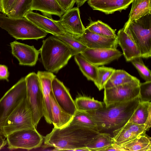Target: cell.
Here are the masks:
<instances>
[{
  "instance_id": "cell-31",
  "label": "cell",
  "mask_w": 151,
  "mask_h": 151,
  "mask_svg": "<svg viewBox=\"0 0 151 151\" xmlns=\"http://www.w3.org/2000/svg\"><path fill=\"white\" fill-rule=\"evenodd\" d=\"M90 21L86 29L93 33L101 35L110 37H117L116 34V29H113L107 24L100 20L93 21L90 17Z\"/></svg>"
},
{
  "instance_id": "cell-43",
  "label": "cell",
  "mask_w": 151,
  "mask_h": 151,
  "mask_svg": "<svg viewBox=\"0 0 151 151\" xmlns=\"http://www.w3.org/2000/svg\"><path fill=\"white\" fill-rule=\"evenodd\" d=\"M1 12V8L0 5V12Z\"/></svg>"
},
{
  "instance_id": "cell-17",
  "label": "cell",
  "mask_w": 151,
  "mask_h": 151,
  "mask_svg": "<svg viewBox=\"0 0 151 151\" xmlns=\"http://www.w3.org/2000/svg\"><path fill=\"white\" fill-rule=\"evenodd\" d=\"M24 17L41 29L53 36L63 35L66 33L58 21L54 20L52 17L45 16L31 11L27 12Z\"/></svg>"
},
{
  "instance_id": "cell-12",
  "label": "cell",
  "mask_w": 151,
  "mask_h": 151,
  "mask_svg": "<svg viewBox=\"0 0 151 151\" xmlns=\"http://www.w3.org/2000/svg\"><path fill=\"white\" fill-rule=\"evenodd\" d=\"M58 21L66 32L75 37L81 35L86 29L78 7L73 8L65 12Z\"/></svg>"
},
{
  "instance_id": "cell-6",
  "label": "cell",
  "mask_w": 151,
  "mask_h": 151,
  "mask_svg": "<svg viewBox=\"0 0 151 151\" xmlns=\"http://www.w3.org/2000/svg\"><path fill=\"white\" fill-rule=\"evenodd\" d=\"M31 110L26 97L23 99L9 116L2 128L3 135L5 137L19 130L35 129Z\"/></svg>"
},
{
  "instance_id": "cell-28",
  "label": "cell",
  "mask_w": 151,
  "mask_h": 151,
  "mask_svg": "<svg viewBox=\"0 0 151 151\" xmlns=\"http://www.w3.org/2000/svg\"><path fill=\"white\" fill-rule=\"evenodd\" d=\"M114 143L110 134L99 132L87 145L86 147L91 151H102Z\"/></svg>"
},
{
  "instance_id": "cell-8",
  "label": "cell",
  "mask_w": 151,
  "mask_h": 151,
  "mask_svg": "<svg viewBox=\"0 0 151 151\" xmlns=\"http://www.w3.org/2000/svg\"><path fill=\"white\" fill-rule=\"evenodd\" d=\"M26 85V99L31 110L34 124L36 128L43 116L42 91L39 77L32 72L25 77Z\"/></svg>"
},
{
  "instance_id": "cell-5",
  "label": "cell",
  "mask_w": 151,
  "mask_h": 151,
  "mask_svg": "<svg viewBox=\"0 0 151 151\" xmlns=\"http://www.w3.org/2000/svg\"><path fill=\"white\" fill-rule=\"evenodd\" d=\"M0 27L16 40H36L43 38L47 33L25 17L13 18L0 14Z\"/></svg>"
},
{
  "instance_id": "cell-25",
  "label": "cell",
  "mask_w": 151,
  "mask_h": 151,
  "mask_svg": "<svg viewBox=\"0 0 151 151\" xmlns=\"http://www.w3.org/2000/svg\"><path fill=\"white\" fill-rule=\"evenodd\" d=\"M125 151H151V138L145 133L121 145Z\"/></svg>"
},
{
  "instance_id": "cell-36",
  "label": "cell",
  "mask_w": 151,
  "mask_h": 151,
  "mask_svg": "<svg viewBox=\"0 0 151 151\" xmlns=\"http://www.w3.org/2000/svg\"><path fill=\"white\" fill-rule=\"evenodd\" d=\"M139 89L140 101L150 102L151 101V81L140 83Z\"/></svg>"
},
{
  "instance_id": "cell-7",
  "label": "cell",
  "mask_w": 151,
  "mask_h": 151,
  "mask_svg": "<svg viewBox=\"0 0 151 151\" xmlns=\"http://www.w3.org/2000/svg\"><path fill=\"white\" fill-rule=\"evenodd\" d=\"M26 97V85L22 77L4 94L0 99V135L6 120L21 101Z\"/></svg>"
},
{
  "instance_id": "cell-13",
  "label": "cell",
  "mask_w": 151,
  "mask_h": 151,
  "mask_svg": "<svg viewBox=\"0 0 151 151\" xmlns=\"http://www.w3.org/2000/svg\"><path fill=\"white\" fill-rule=\"evenodd\" d=\"M37 74L40 80L42 96L43 116L46 122L52 123L50 93L52 91V81L56 77L53 73L47 71H38Z\"/></svg>"
},
{
  "instance_id": "cell-42",
  "label": "cell",
  "mask_w": 151,
  "mask_h": 151,
  "mask_svg": "<svg viewBox=\"0 0 151 151\" xmlns=\"http://www.w3.org/2000/svg\"><path fill=\"white\" fill-rule=\"evenodd\" d=\"M88 0H76V3L77 7L79 8L82 6Z\"/></svg>"
},
{
  "instance_id": "cell-27",
  "label": "cell",
  "mask_w": 151,
  "mask_h": 151,
  "mask_svg": "<svg viewBox=\"0 0 151 151\" xmlns=\"http://www.w3.org/2000/svg\"><path fill=\"white\" fill-rule=\"evenodd\" d=\"M139 81L138 78L124 70L115 69L105 84L104 89Z\"/></svg>"
},
{
  "instance_id": "cell-33",
  "label": "cell",
  "mask_w": 151,
  "mask_h": 151,
  "mask_svg": "<svg viewBox=\"0 0 151 151\" xmlns=\"http://www.w3.org/2000/svg\"><path fill=\"white\" fill-rule=\"evenodd\" d=\"M55 36L68 45L73 50L75 55L80 54L87 48L74 36L67 33Z\"/></svg>"
},
{
  "instance_id": "cell-10",
  "label": "cell",
  "mask_w": 151,
  "mask_h": 151,
  "mask_svg": "<svg viewBox=\"0 0 151 151\" xmlns=\"http://www.w3.org/2000/svg\"><path fill=\"white\" fill-rule=\"evenodd\" d=\"M140 81L104 88V102L105 106L129 101L139 96Z\"/></svg>"
},
{
  "instance_id": "cell-24",
  "label": "cell",
  "mask_w": 151,
  "mask_h": 151,
  "mask_svg": "<svg viewBox=\"0 0 151 151\" xmlns=\"http://www.w3.org/2000/svg\"><path fill=\"white\" fill-rule=\"evenodd\" d=\"M151 0H133L128 21V24L147 14H151Z\"/></svg>"
},
{
  "instance_id": "cell-23",
  "label": "cell",
  "mask_w": 151,
  "mask_h": 151,
  "mask_svg": "<svg viewBox=\"0 0 151 151\" xmlns=\"http://www.w3.org/2000/svg\"><path fill=\"white\" fill-rule=\"evenodd\" d=\"M50 96L52 123L54 128H62L69 124L72 120L73 116L66 112L60 106L55 99L52 91Z\"/></svg>"
},
{
  "instance_id": "cell-11",
  "label": "cell",
  "mask_w": 151,
  "mask_h": 151,
  "mask_svg": "<svg viewBox=\"0 0 151 151\" xmlns=\"http://www.w3.org/2000/svg\"><path fill=\"white\" fill-rule=\"evenodd\" d=\"M80 54L90 62L99 66L118 59L123 53L117 49L87 47Z\"/></svg>"
},
{
  "instance_id": "cell-20",
  "label": "cell",
  "mask_w": 151,
  "mask_h": 151,
  "mask_svg": "<svg viewBox=\"0 0 151 151\" xmlns=\"http://www.w3.org/2000/svg\"><path fill=\"white\" fill-rule=\"evenodd\" d=\"M117 36L118 44L122 50L126 61H130L134 58L141 57L140 51L124 31L123 27L119 30Z\"/></svg>"
},
{
  "instance_id": "cell-26",
  "label": "cell",
  "mask_w": 151,
  "mask_h": 151,
  "mask_svg": "<svg viewBox=\"0 0 151 151\" xmlns=\"http://www.w3.org/2000/svg\"><path fill=\"white\" fill-rule=\"evenodd\" d=\"M74 60L79 68L88 80L94 82L97 74V66L87 60L80 54L75 55Z\"/></svg>"
},
{
  "instance_id": "cell-35",
  "label": "cell",
  "mask_w": 151,
  "mask_h": 151,
  "mask_svg": "<svg viewBox=\"0 0 151 151\" xmlns=\"http://www.w3.org/2000/svg\"><path fill=\"white\" fill-rule=\"evenodd\" d=\"M141 57L134 58L130 62L145 81H151V72L144 64Z\"/></svg>"
},
{
  "instance_id": "cell-3",
  "label": "cell",
  "mask_w": 151,
  "mask_h": 151,
  "mask_svg": "<svg viewBox=\"0 0 151 151\" xmlns=\"http://www.w3.org/2000/svg\"><path fill=\"white\" fill-rule=\"evenodd\" d=\"M39 50L44 68L53 73H58L75 55L68 45L54 36L43 40Z\"/></svg>"
},
{
  "instance_id": "cell-39",
  "label": "cell",
  "mask_w": 151,
  "mask_h": 151,
  "mask_svg": "<svg viewBox=\"0 0 151 151\" xmlns=\"http://www.w3.org/2000/svg\"><path fill=\"white\" fill-rule=\"evenodd\" d=\"M9 74L7 67L5 65L0 64V81L6 80L9 81Z\"/></svg>"
},
{
  "instance_id": "cell-15",
  "label": "cell",
  "mask_w": 151,
  "mask_h": 151,
  "mask_svg": "<svg viewBox=\"0 0 151 151\" xmlns=\"http://www.w3.org/2000/svg\"><path fill=\"white\" fill-rule=\"evenodd\" d=\"M52 84L53 95L58 104L66 112L73 116L77 109L68 89L56 77L53 79Z\"/></svg>"
},
{
  "instance_id": "cell-32",
  "label": "cell",
  "mask_w": 151,
  "mask_h": 151,
  "mask_svg": "<svg viewBox=\"0 0 151 151\" xmlns=\"http://www.w3.org/2000/svg\"><path fill=\"white\" fill-rule=\"evenodd\" d=\"M32 0H17L10 12L7 15L13 18L24 17L30 11Z\"/></svg>"
},
{
  "instance_id": "cell-2",
  "label": "cell",
  "mask_w": 151,
  "mask_h": 151,
  "mask_svg": "<svg viewBox=\"0 0 151 151\" xmlns=\"http://www.w3.org/2000/svg\"><path fill=\"white\" fill-rule=\"evenodd\" d=\"M140 96L132 100L104 106L95 111H86L96 121L100 132L119 128L127 122L140 102Z\"/></svg>"
},
{
  "instance_id": "cell-4",
  "label": "cell",
  "mask_w": 151,
  "mask_h": 151,
  "mask_svg": "<svg viewBox=\"0 0 151 151\" xmlns=\"http://www.w3.org/2000/svg\"><path fill=\"white\" fill-rule=\"evenodd\" d=\"M124 31L134 42L142 58L151 56V14L128 24H125Z\"/></svg>"
},
{
  "instance_id": "cell-37",
  "label": "cell",
  "mask_w": 151,
  "mask_h": 151,
  "mask_svg": "<svg viewBox=\"0 0 151 151\" xmlns=\"http://www.w3.org/2000/svg\"><path fill=\"white\" fill-rule=\"evenodd\" d=\"M17 0H0L1 12L7 15L11 11Z\"/></svg>"
},
{
  "instance_id": "cell-21",
  "label": "cell",
  "mask_w": 151,
  "mask_h": 151,
  "mask_svg": "<svg viewBox=\"0 0 151 151\" xmlns=\"http://www.w3.org/2000/svg\"><path fill=\"white\" fill-rule=\"evenodd\" d=\"M33 10L40 11L49 17L52 15L60 17L65 13L55 0H32L30 11Z\"/></svg>"
},
{
  "instance_id": "cell-29",
  "label": "cell",
  "mask_w": 151,
  "mask_h": 151,
  "mask_svg": "<svg viewBox=\"0 0 151 151\" xmlns=\"http://www.w3.org/2000/svg\"><path fill=\"white\" fill-rule=\"evenodd\" d=\"M69 123L88 128L99 132L96 121L90 114L86 111L77 110Z\"/></svg>"
},
{
  "instance_id": "cell-19",
  "label": "cell",
  "mask_w": 151,
  "mask_h": 151,
  "mask_svg": "<svg viewBox=\"0 0 151 151\" xmlns=\"http://www.w3.org/2000/svg\"><path fill=\"white\" fill-rule=\"evenodd\" d=\"M133 0H102L88 3L93 10H97L106 14H112L116 11L121 12L126 9Z\"/></svg>"
},
{
  "instance_id": "cell-38",
  "label": "cell",
  "mask_w": 151,
  "mask_h": 151,
  "mask_svg": "<svg viewBox=\"0 0 151 151\" xmlns=\"http://www.w3.org/2000/svg\"><path fill=\"white\" fill-rule=\"evenodd\" d=\"M61 8L66 12L73 8L76 0H55Z\"/></svg>"
},
{
  "instance_id": "cell-30",
  "label": "cell",
  "mask_w": 151,
  "mask_h": 151,
  "mask_svg": "<svg viewBox=\"0 0 151 151\" xmlns=\"http://www.w3.org/2000/svg\"><path fill=\"white\" fill-rule=\"evenodd\" d=\"M74 102L77 110L81 111H96L102 109L105 105L104 102L85 96L77 97Z\"/></svg>"
},
{
  "instance_id": "cell-14",
  "label": "cell",
  "mask_w": 151,
  "mask_h": 151,
  "mask_svg": "<svg viewBox=\"0 0 151 151\" xmlns=\"http://www.w3.org/2000/svg\"><path fill=\"white\" fill-rule=\"evenodd\" d=\"M12 55L18 60L20 65L33 66L36 64L40 51L33 46L15 41L10 43Z\"/></svg>"
},
{
  "instance_id": "cell-40",
  "label": "cell",
  "mask_w": 151,
  "mask_h": 151,
  "mask_svg": "<svg viewBox=\"0 0 151 151\" xmlns=\"http://www.w3.org/2000/svg\"><path fill=\"white\" fill-rule=\"evenodd\" d=\"M125 151V150L122 146L115 143H113L110 146L103 149L102 151Z\"/></svg>"
},
{
  "instance_id": "cell-22",
  "label": "cell",
  "mask_w": 151,
  "mask_h": 151,
  "mask_svg": "<svg viewBox=\"0 0 151 151\" xmlns=\"http://www.w3.org/2000/svg\"><path fill=\"white\" fill-rule=\"evenodd\" d=\"M145 125L147 130L151 127V102L140 101L128 121Z\"/></svg>"
},
{
  "instance_id": "cell-9",
  "label": "cell",
  "mask_w": 151,
  "mask_h": 151,
  "mask_svg": "<svg viewBox=\"0 0 151 151\" xmlns=\"http://www.w3.org/2000/svg\"><path fill=\"white\" fill-rule=\"evenodd\" d=\"M8 148L10 150H30L41 146L44 138L36 129H24L12 132L6 137Z\"/></svg>"
},
{
  "instance_id": "cell-34",
  "label": "cell",
  "mask_w": 151,
  "mask_h": 151,
  "mask_svg": "<svg viewBox=\"0 0 151 151\" xmlns=\"http://www.w3.org/2000/svg\"><path fill=\"white\" fill-rule=\"evenodd\" d=\"M115 70L112 68L97 66V78L94 83L99 91L104 89L105 84Z\"/></svg>"
},
{
  "instance_id": "cell-18",
  "label": "cell",
  "mask_w": 151,
  "mask_h": 151,
  "mask_svg": "<svg viewBox=\"0 0 151 151\" xmlns=\"http://www.w3.org/2000/svg\"><path fill=\"white\" fill-rule=\"evenodd\" d=\"M147 130L145 125L128 122L122 127L113 131L114 143L122 145L145 133Z\"/></svg>"
},
{
  "instance_id": "cell-16",
  "label": "cell",
  "mask_w": 151,
  "mask_h": 151,
  "mask_svg": "<svg viewBox=\"0 0 151 151\" xmlns=\"http://www.w3.org/2000/svg\"><path fill=\"white\" fill-rule=\"evenodd\" d=\"M74 37L89 48L116 49L118 46L117 37H110L101 35L92 32L86 28L81 35Z\"/></svg>"
},
{
  "instance_id": "cell-1",
  "label": "cell",
  "mask_w": 151,
  "mask_h": 151,
  "mask_svg": "<svg viewBox=\"0 0 151 151\" xmlns=\"http://www.w3.org/2000/svg\"><path fill=\"white\" fill-rule=\"evenodd\" d=\"M100 132L69 123L61 128H54L44 138V143L55 150L77 151L87 145Z\"/></svg>"
},
{
  "instance_id": "cell-41",
  "label": "cell",
  "mask_w": 151,
  "mask_h": 151,
  "mask_svg": "<svg viewBox=\"0 0 151 151\" xmlns=\"http://www.w3.org/2000/svg\"><path fill=\"white\" fill-rule=\"evenodd\" d=\"M3 135H0V149L7 143L6 140L3 138Z\"/></svg>"
}]
</instances>
